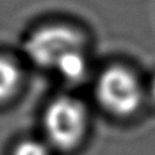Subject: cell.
<instances>
[{
    "instance_id": "obj_1",
    "label": "cell",
    "mask_w": 155,
    "mask_h": 155,
    "mask_svg": "<svg viewBox=\"0 0 155 155\" xmlns=\"http://www.w3.org/2000/svg\"><path fill=\"white\" fill-rule=\"evenodd\" d=\"M87 128L83 104L72 97H59L49 104L44 114V131L49 144L59 150H71L79 144Z\"/></svg>"
},
{
    "instance_id": "obj_2",
    "label": "cell",
    "mask_w": 155,
    "mask_h": 155,
    "mask_svg": "<svg viewBox=\"0 0 155 155\" xmlns=\"http://www.w3.org/2000/svg\"><path fill=\"white\" fill-rule=\"evenodd\" d=\"M98 102L117 116H129L139 109L143 90L134 72L124 67H110L97 80Z\"/></svg>"
},
{
    "instance_id": "obj_3",
    "label": "cell",
    "mask_w": 155,
    "mask_h": 155,
    "mask_svg": "<svg viewBox=\"0 0 155 155\" xmlns=\"http://www.w3.org/2000/svg\"><path fill=\"white\" fill-rule=\"evenodd\" d=\"M82 46L83 38L75 29L64 25H49L30 35L25 51L35 65L54 70L60 60Z\"/></svg>"
},
{
    "instance_id": "obj_4",
    "label": "cell",
    "mask_w": 155,
    "mask_h": 155,
    "mask_svg": "<svg viewBox=\"0 0 155 155\" xmlns=\"http://www.w3.org/2000/svg\"><path fill=\"white\" fill-rule=\"evenodd\" d=\"M22 82L21 68L14 60L0 56V102L15 95Z\"/></svg>"
},
{
    "instance_id": "obj_5",
    "label": "cell",
    "mask_w": 155,
    "mask_h": 155,
    "mask_svg": "<svg viewBox=\"0 0 155 155\" xmlns=\"http://www.w3.org/2000/svg\"><path fill=\"white\" fill-rule=\"evenodd\" d=\"M54 70L68 82H79L87 72V60L83 51H74L59 61Z\"/></svg>"
},
{
    "instance_id": "obj_6",
    "label": "cell",
    "mask_w": 155,
    "mask_h": 155,
    "mask_svg": "<svg viewBox=\"0 0 155 155\" xmlns=\"http://www.w3.org/2000/svg\"><path fill=\"white\" fill-rule=\"evenodd\" d=\"M12 155H51L49 146L40 140H23L15 148Z\"/></svg>"
},
{
    "instance_id": "obj_7",
    "label": "cell",
    "mask_w": 155,
    "mask_h": 155,
    "mask_svg": "<svg viewBox=\"0 0 155 155\" xmlns=\"http://www.w3.org/2000/svg\"><path fill=\"white\" fill-rule=\"evenodd\" d=\"M150 95H151V98L155 101V78L153 79V82H151V86H150Z\"/></svg>"
}]
</instances>
